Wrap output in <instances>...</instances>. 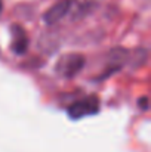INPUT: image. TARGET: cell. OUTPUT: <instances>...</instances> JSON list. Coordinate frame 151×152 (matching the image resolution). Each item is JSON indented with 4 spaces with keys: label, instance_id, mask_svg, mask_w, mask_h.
I'll return each mask as SVG.
<instances>
[{
    "label": "cell",
    "instance_id": "cell-1",
    "mask_svg": "<svg viewBox=\"0 0 151 152\" xmlns=\"http://www.w3.org/2000/svg\"><path fill=\"white\" fill-rule=\"evenodd\" d=\"M85 56L80 53H68L59 58L55 65V71L64 78L76 77L85 66Z\"/></svg>",
    "mask_w": 151,
    "mask_h": 152
},
{
    "label": "cell",
    "instance_id": "cell-2",
    "mask_svg": "<svg viewBox=\"0 0 151 152\" xmlns=\"http://www.w3.org/2000/svg\"><path fill=\"white\" fill-rule=\"evenodd\" d=\"M99 109V101L96 96H86L80 101L74 102L68 109V115L70 118L73 120H79V118H83V117H88V115H94L96 114Z\"/></svg>",
    "mask_w": 151,
    "mask_h": 152
},
{
    "label": "cell",
    "instance_id": "cell-3",
    "mask_svg": "<svg viewBox=\"0 0 151 152\" xmlns=\"http://www.w3.org/2000/svg\"><path fill=\"white\" fill-rule=\"evenodd\" d=\"M71 4H73L71 0H61V1L55 3L49 10L43 15V22L48 24V25H52V24L59 22V21L70 12Z\"/></svg>",
    "mask_w": 151,
    "mask_h": 152
},
{
    "label": "cell",
    "instance_id": "cell-4",
    "mask_svg": "<svg viewBox=\"0 0 151 152\" xmlns=\"http://www.w3.org/2000/svg\"><path fill=\"white\" fill-rule=\"evenodd\" d=\"M127 58H129V53H127L126 49H122V48L113 49V50L110 52V55H108V65H107V68H105L107 71L101 75V78H105V77L111 75L113 72L119 71V69L126 64Z\"/></svg>",
    "mask_w": 151,
    "mask_h": 152
},
{
    "label": "cell",
    "instance_id": "cell-5",
    "mask_svg": "<svg viewBox=\"0 0 151 152\" xmlns=\"http://www.w3.org/2000/svg\"><path fill=\"white\" fill-rule=\"evenodd\" d=\"M12 50L16 55H24L28 48V37L19 25L12 27Z\"/></svg>",
    "mask_w": 151,
    "mask_h": 152
},
{
    "label": "cell",
    "instance_id": "cell-6",
    "mask_svg": "<svg viewBox=\"0 0 151 152\" xmlns=\"http://www.w3.org/2000/svg\"><path fill=\"white\" fill-rule=\"evenodd\" d=\"M1 9H3V1L0 0V12H1Z\"/></svg>",
    "mask_w": 151,
    "mask_h": 152
}]
</instances>
